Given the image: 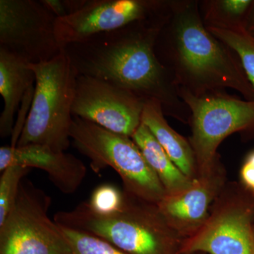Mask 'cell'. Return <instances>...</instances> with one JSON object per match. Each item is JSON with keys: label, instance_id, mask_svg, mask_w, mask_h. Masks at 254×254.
Instances as JSON below:
<instances>
[{"label": "cell", "instance_id": "23", "mask_svg": "<svg viewBox=\"0 0 254 254\" xmlns=\"http://www.w3.org/2000/svg\"><path fill=\"white\" fill-rule=\"evenodd\" d=\"M42 4L51 11L57 18L67 16L63 0H41Z\"/></svg>", "mask_w": 254, "mask_h": 254}, {"label": "cell", "instance_id": "11", "mask_svg": "<svg viewBox=\"0 0 254 254\" xmlns=\"http://www.w3.org/2000/svg\"><path fill=\"white\" fill-rule=\"evenodd\" d=\"M170 5V0H88L77 12L57 18L55 34L63 50L94 35L153 17Z\"/></svg>", "mask_w": 254, "mask_h": 254}, {"label": "cell", "instance_id": "21", "mask_svg": "<svg viewBox=\"0 0 254 254\" xmlns=\"http://www.w3.org/2000/svg\"><path fill=\"white\" fill-rule=\"evenodd\" d=\"M124 201V190L111 184H103L95 189L86 202L93 213L108 216L118 213L123 208Z\"/></svg>", "mask_w": 254, "mask_h": 254}, {"label": "cell", "instance_id": "24", "mask_svg": "<svg viewBox=\"0 0 254 254\" xmlns=\"http://www.w3.org/2000/svg\"><path fill=\"white\" fill-rule=\"evenodd\" d=\"M245 28L246 32L254 39V1L247 16Z\"/></svg>", "mask_w": 254, "mask_h": 254}, {"label": "cell", "instance_id": "6", "mask_svg": "<svg viewBox=\"0 0 254 254\" xmlns=\"http://www.w3.org/2000/svg\"><path fill=\"white\" fill-rule=\"evenodd\" d=\"M190 111L191 136L198 175L210 173L220 163L219 145L227 136L241 132L254 138V100H242L227 91L195 96L177 89Z\"/></svg>", "mask_w": 254, "mask_h": 254}, {"label": "cell", "instance_id": "13", "mask_svg": "<svg viewBox=\"0 0 254 254\" xmlns=\"http://www.w3.org/2000/svg\"><path fill=\"white\" fill-rule=\"evenodd\" d=\"M16 165L43 170L52 183L66 194H71L78 190L87 173L86 165L80 159L46 145L1 146L0 172Z\"/></svg>", "mask_w": 254, "mask_h": 254}, {"label": "cell", "instance_id": "1", "mask_svg": "<svg viewBox=\"0 0 254 254\" xmlns=\"http://www.w3.org/2000/svg\"><path fill=\"white\" fill-rule=\"evenodd\" d=\"M170 12V5L153 17L94 35L63 50L78 75L110 82L145 100H156L165 115L190 120V110L179 96L173 76L155 53Z\"/></svg>", "mask_w": 254, "mask_h": 254}, {"label": "cell", "instance_id": "16", "mask_svg": "<svg viewBox=\"0 0 254 254\" xmlns=\"http://www.w3.org/2000/svg\"><path fill=\"white\" fill-rule=\"evenodd\" d=\"M131 138L158 177L166 193L179 191L191 183L193 180L177 168L144 124L141 123Z\"/></svg>", "mask_w": 254, "mask_h": 254}, {"label": "cell", "instance_id": "25", "mask_svg": "<svg viewBox=\"0 0 254 254\" xmlns=\"http://www.w3.org/2000/svg\"></svg>", "mask_w": 254, "mask_h": 254}, {"label": "cell", "instance_id": "15", "mask_svg": "<svg viewBox=\"0 0 254 254\" xmlns=\"http://www.w3.org/2000/svg\"><path fill=\"white\" fill-rule=\"evenodd\" d=\"M162 105L154 100H145L142 123L151 131L175 165L190 180L198 176L196 161L189 140L177 133L164 116Z\"/></svg>", "mask_w": 254, "mask_h": 254}, {"label": "cell", "instance_id": "10", "mask_svg": "<svg viewBox=\"0 0 254 254\" xmlns=\"http://www.w3.org/2000/svg\"><path fill=\"white\" fill-rule=\"evenodd\" d=\"M145 101L110 82L78 75L72 115L131 138L142 123Z\"/></svg>", "mask_w": 254, "mask_h": 254}, {"label": "cell", "instance_id": "8", "mask_svg": "<svg viewBox=\"0 0 254 254\" xmlns=\"http://www.w3.org/2000/svg\"><path fill=\"white\" fill-rule=\"evenodd\" d=\"M51 198L24 180L16 203L0 225V254H69L58 224L48 213Z\"/></svg>", "mask_w": 254, "mask_h": 254}, {"label": "cell", "instance_id": "2", "mask_svg": "<svg viewBox=\"0 0 254 254\" xmlns=\"http://www.w3.org/2000/svg\"><path fill=\"white\" fill-rule=\"evenodd\" d=\"M170 17L157 38L155 53L177 89L195 95L231 88L254 100V88L236 53L208 31L199 1L171 0Z\"/></svg>", "mask_w": 254, "mask_h": 254}, {"label": "cell", "instance_id": "4", "mask_svg": "<svg viewBox=\"0 0 254 254\" xmlns=\"http://www.w3.org/2000/svg\"><path fill=\"white\" fill-rule=\"evenodd\" d=\"M29 66L36 75V86L16 146L46 145L65 152L71 139L78 73L63 50L49 61Z\"/></svg>", "mask_w": 254, "mask_h": 254}, {"label": "cell", "instance_id": "18", "mask_svg": "<svg viewBox=\"0 0 254 254\" xmlns=\"http://www.w3.org/2000/svg\"><path fill=\"white\" fill-rule=\"evenodd\" d=\"M208 30L236 53L249 81L254 88V39L245 30L237 32L216 28Z\"/></svg>", "mask_w": 254, "mask_h": 254}, {"label": "cell", "instance_id": "14", "mask_svg": "<svg viewBox=\"0 0 254 254\" xmlns=\"http://www.w3.org/2000/svg\"><path fill=\"white\" fill-rule=\"evenodd\" d=\"M29 64L0 48V94L4 100V108L0 115L1 138L12 135L18 108L28 92L35 88L36 75Z\"/></svg>", "mask_w": 254, "mask_h": 254}, {"label": "cell", "instance_id": "7", "mask_svg": "<svg viewBox=\"0 0 254 254\" xmlns=\"http://www.w3.org/2000/svg\"><path fill=\"white\" fill-rule=\"evenodd\" d=\"M254 195L225 185L203 225L184 239L180 254H254Z\"/></svg>", "mask_w": 254, "mask_h": 254}, {"label": "cell", "instance_id": "3", "mask_svg": "<svg viewBox=\"0 0 254 254\" xmlns=\"http://www.w3.org/2000/svg\"><path fill=\"white\" fill-rule=\"evenodd\" d=\"M124 193L123 208L114 215H97L86 201L58 212L54 221L98 237L126 254H180L183 239L169 226L157 205Z\"/></svg>", "mask_w": 254, "mask_h": 254}, {"label": "cell", "instance_id": "12", "mask_svg": "<svg viewBox=\"0 0 254 254\" xmlns=\"http://www.w3.org/2000/svg\"><path fill=\"white\" fill-rule=\"evenodd\" d=\"M225 169L219 163L210 173L198 175L186 188L166 193L157 206L169 226L182 239L191 236L210 214L225 187Z\"/></svg>", "mask_w": 254, "mask_h": 254}, {"label": "cell", "instance_id": "5", "mask_svg": "<svg viewBox=\"0 0 254 254\" xmlns=\"http://www.w3.org/2000/svg\"><path fill=\"white\" fill-rule=\"evenodd\" d=\"M70 136L73 145L90 160L95 173L110 167L123 180L124 190L140 199L158 203L165 188L131 137L108 131L73 117Z\"/></svg>", "mask_w": 254, "mask_h": 254}, {"label": "cell", "instance_id": "26", "mask_svg": "<svg viewBox=\"0 0 254 254\" xmlns=\"http://www.w3.org/2000/svg\"></svg>", "mask_w": 254, "mask_h": 254}, {"label": "cell", "instance_id": "22", "mask_svg": "<svg viewBox=\"0 0 254 254\" xmlns=\"http://www.w3.org/2000/svg\"><path fill=\"white\" fill-rule=\"evenodd\" d=\"M240 185L254 195V150L246 157L240 170Z\"/></svg>", "mask_w": 254, "mask_h": 254}, {"label": "cell", "instance_id": "19", "mask_svg": "<svg viewBox=\"0 0 254 254\" xmlns=\"http://www.w3.org/2000/svg\"><path fill=\"white\" fill-rule=\"evenodd\" d=\"M58 226L67 244L69 254H126L89 234Z\"/></svg>", "mask_w": 254, "mask_h": 254}, {"label": "cell", "instance_id": "9", "mask_svg": "<svg viewBox=\"0 0 254 254\" xmlns=\"http://www.w3.org/2000/svg\"><path fill=\"white\" fill-rule=\"evenodd\" d=\"M57 18L41 0H0V48L30 64L49 61L62 51Z\"/></svg>", "mask_w": 254, "mask_h": 254}, {"label": "cell", "instance_id": "17", "mask_svg": "<svg viewBox=\"0 0 254 254\" xmlns=\"http://www.w3.org/2000/svg\"><path fill=\"white\" fill-rule=\"evenodd\" d=\"M254 0L199 1L202 21L207 28L237 32L245 30V23Z\"/></svg>", "mask_w": 254, "mask_h": 254}, {"label": "cell", "instance_id": "20", "mask_svg": "<svg viewBox=\"0 0 254 254\" xmlns=\"http://www.w3.org/2000/svg\"><path fill=\"white\" fill-rule=\"evenodd\" d=\"M31 170L16 165L1 172L0 177V225L4 223L14 207L21 182Z\"/></svg>", "mask_w": 254, "mask_h": 254}]
</instances>
